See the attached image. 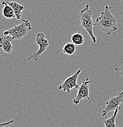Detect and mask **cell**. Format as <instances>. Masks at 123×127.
Segmentation results:
<instances>
[{
  "label": "cell",
  "instance_id": "8992f818",
  "mask_svg": "<svg viewBox=\"0 0 123 127\" xmlns=\"http://www.w3.org/2000/svg\"><path fill=\"white\" fill-rule=\"evenodd\" d=\"M123 103V91L116 96L110 98L105 103V108L102 111V116L105 117L109 112L116 110V109H121V104Z\"/></svg>",
  "mask_w": 123,
  "mask_h": 127
},
{
  "label": "cell",
  "instance_id": "5bb4252c",
  "mask_svg": "<svg viewBox=\"0 0 123 127\" xmlns=\"http://www.w3.org/2000/svg\"><path fill=\"white\" fill-rule=\"evenodd\" d=\"M114 70L116 73H118L121 75L123 80V65L120 67H115Z\"/></svg>",
  "mask_w": 123,
  "mask_h": 127
},
{
  "label": "cell",
  "instance_id": "4fadbf2b",
  "mask_svg": "<svg viewBox=\"0 0 123 127\" xmlns=\"http://www.w3.org/2000/svg\"><path fill=\"white\" fill-rule=\"evenodd\" d=\"M71 39L72 43H74L75 45H82L84 42V37L80 32H77L72 34Z\"/></svg>",
  "mask_w": 123,
  "mask_h": 127
},
{
  "label": "cell",
  "instance_id": "7a4b0ae2",
  "mask_svg": "<svg viewBox=\"0 0 123 127\" xmlns=\"http://www.w3.org/2000/svg\"><path fill=\"white\" fill-rule=\"evenodd\" d=\"M79 22L82 28L89 35L92 43H97V39L94 34V27L96 25L92 20V11L89 4L86 5L85 7L80 11Z\"/></svg>",
  "mask_w": 123,
  "mask_h": 127
},
{
  "label": "cell",
  "instance_id": "6da1fadb",
  "mask_svg": "<svg viewBox=\"0 0 123 127\" xmlns=\"http://www.w3.org/2000/svg\"><path fill=\"white\" fill-rule=\"evenodd\" d=\"M112 9V7L105 5L104 10L96 20V26L108 35L118 31L117 18L111 12Z\"/></svg>",
  "mask_w": 123,
  "mask_h": 127
},
{
  "label": "cell",
  "instance_id": "2e32d148",
  "mask_svg": "<svg viewBox=\"0 0 123 127\" xmlns=\"http://www.w3.org/2000/svg\"><path fill=\"white\" fill-rule=\"evenodd\" d=\"M2 4V3H1V1H0V4Z\"/></svg>",
  "mask_w": 123,
  "mask_h": 127
},
{
  "label": "cell",
  "instance_id": "277c9868",
  "mask_svg": "<svg viewBox=\"0 0 123 127\" xmlns=\"http://www.w3.org/2000/svg\"><path fill=\"white\" fill-rule=\"evenodd\" d=\"M36 43L39 46V50L28 58V61L32 60L36 62L38 61L42 54L47 51L50 45L49 42L46 39L45 35L43 32H39L37 34L36 37Z\"/></svg>",
  "mask_w": 123,
  "mask_h": 127
},
{
  "label": "cell",
  "instance_id": "9c48e42d",
  "mask_svg": "<svg viewBox=\"0 0 123 127\" xmlns=\"http://www.w3.org/2000/svg\"><path fill=\"white\" fill-rule=\"evenodd\" d=\"M6 1V3L8 4L9 5H10V6L12 7V9H14L17 19L18 20H22V12H23V10H25V6L20 4L18 3L17 2H15V1H11V2L8 1Z\"/></svg>",
  "mask_w": 123,
  "mask_h": 127
},
{
  "label": "cell",
  "instance_id": "52a82bcc",
  "mask_svg": "<svg viewBox=\"0 0 123 127\" xmlns=\"http://www.w3.org/2000/svg\"><path fill=\"white\" fill-rule=\"evenodd\" d=\"M90 84V81L88 78L83 80L82 84L78 89V92L76 96L74 98L73 103L75 105L79 104L82 100H90L89 96V84Z\"/></svg>",
  "mask_w": 123,
  "mask_h": 127
},
{
  "label": "cell",
  "instance_id": "9a60e30c",
  "mask_svg": "<svg viewBox=\"0 0 123 127\" xmlns=\"http://www.w3.org/2000/svg\"><path fill=\"white\" fill-rule=\"evenodd\" d=\"M15 122V120H10L8 122H3V123H0V127H4L7 126V125H10L12 124H14Z\"/></svg>",
  "mask_w": 123,
  "mask_h": 127
},
{
  "label": "cell",
  "instance_id": "7c38bea8",
  "mask_svg": "<svg viewBox=\"0 0 123 127\" xmlns=\"http://www.w3.org/2000/svg\"><path fill=\"white\" fill-rule=\"evenodd\" d=\"M76 51V45L74 43L67 42L63 48V53L65 55L72 56Z\"/></svg>",
  "mask_w": 123,
  "mask_h": 127
},
{
  "label": "cell",
  "instance_id": "5b68a950",
  "mask_svg": "<svg viewBox=\"0 0 123 127\" xmlns=\"http://www.w3.org/2000/svg\"><path fill=\"white\" fill-rule=\"evenodd\" d=\"M82 71V68H79L73 75L67 78L66 80L58 86V90L59 91L62 90L66 93L70 94L71 91L74 89H79L80 86L78 84V78H79V75L81 74Z\"/></svg>",
  "mask_w": 123,
  "mask_h": 127
},
{
  "label": "cell",
  "instance_id": "8fae6325",
  "mask_svg": "<svg viewBox=\"0 0 123 127\" xmlns=\"http://www.w3.org/2000/svg\"><path fill=\"white\" fill-rule=\"evenodd\" d=\"M121 109L118 108V109H116V110L113 112V116H111L110 118L106 119V120H103V122L104 124V127H116V117H117V115L118 114L119 111L121 110Z\"/></svg>",
  "mask_w": 123,
  "mask_h": 127
},
{
  "label": "cell",
  "instance_id": "30bf717a",
  "mask_svg": "<svg viewBox=\"0 0 123 127\" xmlns=\"http://www.w3.org/2000/svg\"><path fill=\"white\" fill-rule=\"evenodd\" d=\"M2 4L4 6L2 12V15L4 17H5L7 19H12V18H16L14 9L10 5L6 3V1H3L2 2Z\"/></svg>",
  "mask_w": 123,
  "mask_h": 127
},
{
  "label": "cell",
  "instance_id": "ba28073f",
  "mask_svg": "<svg viewBox=\"0 0 123 127\" xmlns=\"http://www.w3.org/2000/svg\"><path fill=\"white\" fill-rule=\"evenodd\" d=\"M13 40H14L13 38L9 35H4L0 37V48L6 53H12L14 50V47L12 44Z\"/></svg>",
  "mask_w": 123,
  "mask_h": 127
},
{
  "label": "cell",
  "instance_id": "3957f363",
  "mask_svg": "<svg viewBox=\"0 0 123 127\" xmlns=\"http://www.w3.org/2000/svg\"><path fill=\"white\" fill-rule=\"evenodd\" d=\"M32 30L31 23L28 20H22V23L3 32L4 35H9L14 40H22Z\"/></svg>",
  "mask_w": 123,
  "mask_h": 127
}]
</instances>
